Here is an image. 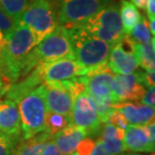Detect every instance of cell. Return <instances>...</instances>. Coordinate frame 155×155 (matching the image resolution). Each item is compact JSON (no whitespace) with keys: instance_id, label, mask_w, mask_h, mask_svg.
Segmentation results:
<instances>
[{"instance_id":"1","label":"cell","mask_w":155,"mask_h":155,"mask_svg":"<svg viewBox=\"0 0 155 155\" xmlns=\"http://www.w3.org/2000/svg\"><path fill=\"white\" fill-rule=\"evenodd\" d=\"M75 60L87 70L107 63L112 45L92 35L81 25L67 27Z\"/></svg>"},{"instance_id":"2","label":"cell","mask_w":155,"mask_h":155,"mask_svg":"<svg viewBox=\"0 0 155 155\" xmlns=\"http://www.w3.org/2000/svg\"><path fill=\"white\" fill-rule=\"evenodd\" d=\"M16 105L19 112L23 139H28L45 131V117L48 110L43 84L24 95Z\"/></svg>"},{"instance_id":"3","label":"cell","mask_w":155,"mask_h":155,"mask_svg":"<svg viewBox=\"0 0 155 155\" xmlns=\"http://www.w3.org/2000/svg\"><path fill=\"white\" fill-rule=\"evenodd\" d=\"M19 23L31 30L38 43L60 26L58 13L49 0H28Z\"/></svg>"},{"instance_id":"4","label":"cell","mask_w":155,"mask_h":155,"mask_svg":"<svg viewBox=\"0 0 155 155\" xmlns=\"http://www.w3.org/2000/svg\"><path fill=\"white\" fill-rule=\"evenodd\" d=\"M81 26L112 46L125 36L119 5L116 3L105 6L92 18L81 24Z\"/></svg>"},{"instance_id":"5","label":"cell","mask_w":155,"mask_h":155,"mask_svg":"<svg viewBox=\"0 0 155 155\" xmlns=\"http://www.w3.org/2000/svg\"><path fill=\"white\" fill-rule=\"evenodd\" d=\"M31 55L38 66L64 58H75L67 27L60 25L54 32L43 38L31 51Z\"/></svg>"},{"instance_id":"6","label":"cell","mask_w":155,"mask_h":155,"mask_svg":"<svg viewBox=\"0 0 155 155\" xmlns=\"http://www.w3.org/2000/svg\"><path fill=\"white\" fill-rule=\"evenodd\" d=\"M109 2L110 0H58L60 25L64 27L81 25L110 4Z\"/></svg>"},{"instance_id":"7","label":"cell","mask_w":155,"mask_h":155,"mask_svg":"<svg viewBox=\"0 0 155 155\" xmlns=\"http://www.w3.org/2000/svg\"><path fill=\"white\" fill-rule=\"evenodd\" d=\"M114 78L115 74L107 63L90 70L83 76L86 93L92 99L111 100L117 103L114 97Z\"/></svg>"},{"instance_id":"8","label":"cell","mask_w":155,"mask_h":155,"mask_svg":"<svg viewBox=\"0 0 155 155\" xmlns=\"http://www.w3.org/2000/svg\"><path fill=\"white\" fill-rule=\"evenodd\" d=\"M136 42L131 36L125 35L112 46L107 64L115 75H130L138 69L139 64L135 54Z\"/></svg>"},{"instance_id":"9","label":"cell","mask_w":155,"mask_h":155,"mask_svg":"<svg viewBox=\"0 0 155 155\" xmlns=\"http://www.w3.org/2000/svg\"><path fill=\"white\" fill-rule=\"evenodd\" d=\"M72 123L88 134H95L101 127V121L93 99L86 92L75 99L72 110Z\"/></svg>"},{"instance_id":"10","label":"cell","mask_w":155,"mask_h":155,"mask_svg":"<svg viewBox=\"0 0 155 155\" xmlns=\"http://www.w3.org/2000/svg\"><path fill=\"white\" fill-rule=\"evenodd\" d=\"M42 70L43 83L64 82L74 78L87 75L89 70L85 69L75 58H64L52 63L40 64Z\"/></svg>"},{"instance_id":"11","label":"cell","mask_w":155,"mask_h":155,"mask_svg":"<svg viewBox=\"0 0 155 155\" xmlns=\"http://www.w3.org/2000/svg\"><path fill=\"white\" fill-rule=\"evenodd\" d=\"M48 110L60 114L72 121L74 99L61 82L43 83Z\"/></svg>"},{"instance_id":"12","label":"cell","mask_w":155,"mask_h":155,"mask_svg":"<svg viewBox=\"0 0 155 155\" xmlns=\"http://www.w3.org/2000/svg\"><path fill=\"white\" fill-rule=\"evenodd\" d=\"M146 89L139 82L136 74L115 75L114 78V97L117 103L128 101H141Z\"/></svg>"},{"instance_id":"13","label":"cell","mask_w":155,"mask_h":155,"mask_svg":"<svg viewBox=\"0 0 155 155\" xmlns=\"http://www.w3.org/2000/svg\"><path fill=\"white\" fill-rule=\"evenodd\" d=\"M0 132L14 137H20L21 135V123L17 105L7 99L0 101Z\"/></svg>"},{"instance_id":"14","label":"cell","mask_w":155,"mask_h":155,"mask_svg":"<svg viewBox=\"0 0 155 155\" xmlns=\"http://www.w3.org/2000/svg\"><path fill=\"white\" fill-rule=\"evenodd\" d=\"M113 109L120 111L131 125H146L154 122V107L120 102L113 105Z\"/></svg>"},{"instance_id":"15","label":"cell","mask_w":155,"mask_h":155,"mask_svg":"<svg viewBox=\"0 0 155 155\" xmlns=\"http://www.w3.org/2000/svg\"><path fill=\"white\" fill-rule=\"evenodd\" d=\"M126 150L133 152H154V144L149 140L145 125H128L124 134Z\"/></svg>"},{"instance_id":"16","label":"cell","mask_w":155,"mask_h":155,"mask_svg":"<svg viewBox=\"0 0 155 155\" xmlns=\"http://www.w3.org/2000/svg\"><path fill=\"white\" fill-rule=\"evenodd\" d=\"M42 83H43L42 70H41V66L38 64L25 79H23L20 82H15L9 87L8 90L5 93L6 98H7V100L13 101L14 103H17L24 95H26L27 93L31 92L32 90L38 88L40 84Z\"/></svg>"},{"instance_id":"17","label":"cell","mask_w":155,"mask_h":155,"mask_svg":"<svg viewBox=\"0 0 155 155\" xmlns=\"http://www.w3.org/2000/svg\"><path fill=\"white\" fill-rule=\"evenodd\" d=\"M87 136V133L76 126L75 124H69L63 131L58 133L54 137V141L58 149L63 155H70L76 151L78 144Z\"/></svg>"},{"instance_id":"18","label":"cell","mask_w":155,"mask_h":155,"mask_svg":"<svg viewBox=\"0 0 155 155\" xmlns=\"http://www.w3.org/2000/svg\"><path fill=\"white\" fill-rule=\"evenodd\" d=\"M124 134L125 130L106 123L102 131V138L105 149L110 155H119L126 151L124 145Z\"/></svg>"},{"instance_id":"19","label":"cell","mask_w":155,"mask_h":155,"mask_svg":"<svg viewBox=\"0 0 155 155\" xmlns=\"http://www.w3.org/2000/svg\"><path fill=\"white\" fill-rule=\"evenodd\" d=\"M54 139L48 132L42 131L33 137L22 139L15 148L13 155H41L46 143Z\"/></svg>"},{"instance_id":"20","label":"cell","mask_w":155,"mask_h":155,"mask_svg":"<svg viewBox=\"0 0 155 155\" xmlns=\"http://www.w3.org/2000/svg\"><path fill=\"white\" fill-rule=\"evenodd\" d=\"M119 10L124 33H125V35H130V32L133 29V27L140 20V12L136 8V6L128 0H122L121 1Z\"/></svg>"},{"instance_id":"21","label":"cell","mask_w":155,"mask_h":155,"mask_svg":"<svg viewBox=\"0 0 155 155\" xmlns=\"http://www.w3.org/2000/svg\"><path fill=\"white\" fill-rule=\"evenodd\" d=\"M135 54L137 58L139 66L145 71H154L155 69V48H154V38L150 43L135 45Z\"/></svg>"},{"instance_id":"22","label":"cell","mask_w":155,"mask_h":155,"mask_svg":"<svg viewBox=\"0 0 155 155\" xmlns=\"http://www.w3.org/2000/svg\"><path fill=\"white\" fill-rule=\"evenodd\" d=\"M71 123L72 121L68 119L67 117L48 111L45 117V131L54 138L58 133L63 131Z\"/></svg>"},{"instance_id":"23","label":"cell","mask_w":155,"mask_h":155,"mask_svg":"<svg viewBox=\"0 0 155 155\" xmlns=\"http://www.w3.org/2000/svg\"><path fill=\"white\" fill-rule=\"evenodd\" d=\"M28 0H0V7L8 16L19 23Z\"/></svg>"},{"instance_id":"24","label":"cell","mask_w":155,"mask_h":155,"mask_svg":"<svg viewBox=\"0 0 155 155\" xmlns=\"http://www.w3.org/2000/svg\"><path fill=\"white\" fill-rule=\"evenodd\" d=\"M129 36H131V38L137 43L146 45V43L151 42L153 38H151V33L149 30V26H148V19L146 17L141 15L140 20L133 27Z\"/></svg>"},{"instance_id":"25","label":"cell","mask_w":155,"mask_h":155,"mask_svg":"<svg viewBox=\"0 0 155 155\" xmlns=\"http://www.w3.org/2000/svg\"><path fill=\"white\" fill-rule=\"evenodd\" d=\"M18 142H19V137L8 136L0 133V155H12Z\"/></svg>"},{"instance_id":"26","label":"cell","mask_w":155,"mask_h":155,"mask_svg":"<svg viewBox=\"0 0 155 155\" xmlns=\"http://www.w3.org/2000/svg\"><path fill=\"white\" fill-rule=\"evenodd\" d=\"M18 24L14 19L8 16L0 7V30L4 33V35H8Z\"/></svg>"},{"instance_id":"27","label":"cell","mask_w":155,"mask_h":155,"mask_svg":"<svg viewBox=\"0 0 155 155\" xmlns=\"http://www.w3.org/2000/svg\"><path fill=\"white\" fill-rule=\"evenodd\" d=\"M107 123H109V124H111V125L118 127V128L123 129V130H125L127 128V126L129 125V122L127 121L125 116H124L123 114L118 110H114L113 112L111 113V115L109 117V119H108Z\"/></svg>"},{"instance_id":"28","label":"cell","mask_w":155,"mask_h":155,"mask_svg":"<svg viewBox=\"0 0 155 155\" xmlns=\"http://www.w3.org/2000/svg\"><path fill=\"white\" fill-rule=\"evenodd\" d=\"M95 145L96 142L92 138H84L78 144L76 148V153L78 155H91L93 150H94Z\"/></svg>"},{"instance_id":"29","label":"cell","mask_w":155,"mask_h":155,"mask_svg":"<svg viewBox=\"0 0 155 155\" xmlns=\"http://www.w3.org/2000/svg\"><path fill=\"white\" fill-rule=\"evenodd\" d=\"M137 76L139 82L141 83V85H143L145 88H151L154 87L155 81H154V71H138L137 73H135Z\"/></svg>"},{"instance_id":"30","label":"cell","mask_w":155,"mask_h":155,"mask_svg":"<svg viewBox=\"0 0 155 155\" xmlns=\"http://www.w3.org/2000/svg\"><path fill=\"white\" fill-rule=\"evenodd\" d=\"M141 103H142V105L154 107V104H155V89H154V87L147 88L143 98L141 99Z\"/></svg>"},{"instance_id":"31","label":"cell","mask_w":155,"mask_h":155,"mask_svg":"<svg viewBox=\"0 0 155 155\" xmlns=\"http://www.w3.org/2000/svg\"><path fill=\"white\" fill-rule=\"evenodd\" d=\"M41 155H63V154H61L60 152V150L58 149L54 139H51V141H48V143H46Z\"/></svg>"},{"instance_id":"32","label":"cell","mask_w":155,"mask_h":155,"mask_svg":"<svg viewBox=\"0 0 155 155\" xmlns=\"http://www.w3.org/2000/svg\"><path fill=\"white\" fill-rule=\"evenodd\" d=\"M91 155H110V154L107 152L106 149H105L103 142H102V140L100 139V140H98L97 142H96L94 150H93Z\"/></svg>"},{"instance_id":"33","label":"cell","mask_w":155,"mask_h":155,"mask_svg":"<svg viewBox=\"0 0 155 155\" xmlns=\"http://www.w3.org/2000/svg\"><path fill=\"white\" fill-rule=\"evenodd\" d=\"M145 128H146L148 136H149L150 142L152 144H154L155 143V124H154V122L146 124V125H145Z\"/></svg>"},{"instance_id":"34","label":"cell","mask_w":155,"mask_h":155,"mask_svg":"<svg viewBox=\"0 0 155 155\" xmlns=\"http://www.w3.org/2000/svg\"><path fill=\"white\" fill-rule=\"evenodd\" d=\"M145 9L147 10L148 18L155 17V0H147Z\"/></svg>"},{"instance_id":"35","label":"cell","mask_w":155,"mask_h":155,"mask_svg":"<svg viewBox=\"0 0 155 155\" xmlns=\"http://www.w3.org/2000/svg\"><path fill=\"white\" fill-rule=\"evenodd\" d=\"M131 3L134 4L136 6V8H139V9H145L146 7V3H147V0H131Z\"/></svg>"},{"instance_id":"36","label":"cell","mask_w":155,"mask_h":155,"mask_svg":"<svg viewBox=\"0 0 155 155\" xmlns=\"http://www.w3.org/2000/svg\"><path fill=\"white\" fill-rule=\"evenodd\" d=\"M148 26H149L150 33L153 36L155 35V17L148 18Z\"/></svg>"},{"instance_id":"37","label":"cell","mask_w":155,"mask_h":155,"mask_svg":"<svg viewBox=\"0 0 155 155\" xmlns=\"http://www.w3.org/2000/svg\"><path fill=\"white\" fill-rule=\"evenodd\" d=\"M7 90H8V87L6 86V84L3 82V80L0 78V99L5 95V93Z\"/></svg>"},{"instance_id":"38","label":"cell","mask_w":155,"mask_h":155,"mask_svg":"<svg viewBox=\"0 0 155 155\" xmlns=\"http://www.w3.org/2000/svg\"><path fill=\"white\" fill-rule=\"evenodd\" d=\"M5 42H6V38H5V35L1 30H0V55L2 54V51L4 48V45H5Z\"/></svg>"},{"instance_id":"39","label":"cell","mask_w":155,"mask_h":155,"mask_svg":"<svg viewBox=\"0 0 155 155\" xmlns=\"http://www.w3.org/2000/svg\"><path fill=\"white\" fill-rule=\"evenodd\" d=\"M119 155H142V154H137V153H123V154H119ZM152 155H154L152 153Z\"/></svg>"},{"instance_id":"40","label":"cell","mask_w":155,"mask_h":155,"mask_svg":"<svg viewBox=\"0 0 155 155\" xmlns=\"http://www.w3.org/2000/svg\"><path fill=\"white\" fill-rule=\"evenodd\" d=\"M70 155H78L77 153H75V152H74V153H72V154H70Z\"/></svg>"},{"instance_id":"41","label":"cell","mask_w":155,"mask_h":155,"mask_svg":"<svg viewBox=\"0 0 155 155\" xmlns=\"http://www.w3.org/2000/svg\"><path fill=\"white\" fill-rule=\"evenodd\" d=\"M12 155H13V154H12Z\"/></svg>"},{"instance_id":"42","label":"cell","mask_w":155,"mask_h":155,"mask_svg":"<svg viewBox=\"0 0 155 155\" xmlns=\"http://www.w3.org/2000/svg\"><path fill=\"white\" fill-rule=\"evenodd\" d=\"M0 133H1V132H0Z\"/></svg>"}]
</instances>
